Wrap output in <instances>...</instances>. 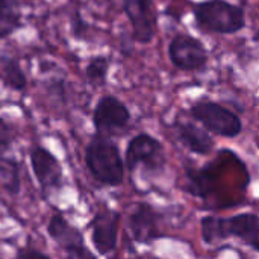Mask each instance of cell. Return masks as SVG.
Returning <instances> with one entry per match:
<instances>
[{
    "label": "cell",
    "instance_id": "6da1fadb",
    "mask_svg": "<svg viewBox=\"0 0 259 259\" xmlns=\"http://www.w3.org/2000/svg\"><path fill=\"white\" fill-rule=\"evenodd\" d=\"M85 162L91 176L102 185L118 187L124 179V161L118 146L108 135L93 137L85 150Z\"/></svg>",
    "mask_w": 259,
    "mask_h": 259
},
{
    "label": "cell",
    "instance_id": "7a4b0ae2",
    "mask_svg": "<svg viewBox=\"0 0 259 259\" xmlns=\"http://www.w3.org/2000/svg\"><path fill=\"white\" fill-rule=\"evenodd\" d=\"M200 234L206 244L234 237L259 253V215L256 214L246 212L234 217H203L200 220Z\"/></svg>",
    "mask_w": 259,
    "mask_h": 259
},
{
    "label": "cell",
    "instance_id": "3957f363",
    "mask_svg": "<svg viewBox=\"0 0 259 259\" xmlns=\"http://www.w3.org/2000/svg\"><path fill=\"white\" fill-rule=\"evenodd\" d=\"M199 27L212 33H237L246 26L244 9L226 0H205L194 6Z\"/></svg>",
    "mask_w": 259,
    "mask_h": 259
},
{
    "label": "cell",
    "instance_id": "277c9868",
    "mask_svg": "<svg viewBox=\"0 0 259 259\" xmlns=\"http://www.w3.org/2000/svg\"><path fill=\"white\" fill-rule=\"evenodd\" d=\"M191 117L203 124V127L219 137L235 138L243 131L241 118L231 109L225 108L217 102L202 100L191 106Z\"/></svg>",
    "mask_w": 259,
    "mask_h": 259
},
{
    "label": "cell",
    "instance_id": "5b68a950",
    "mask_svg": "<svg viewBox=\"0 0 259 259\" xmlns=\"http://www.w3.org/2000/svg\"><path fill=\"white\" fill-rule=\"evenodd\" d=\"M124 164L131 173H134L138 167H144L147 170L162 168L164 147L161 141L149 134L135 135L126 147Z\"/></svg>",
    "mask_w": 259,
    "mask_h": 259
},
{
    "label": "cell",
    "instance_id": "8992f818",
    "mask_svg": "<svg viewBox=\"0 0 259 259\" xmlns=\"http://www.w3.org/2000/svg\"><path fill=\"white\" fill-rule=\"evenodd\" d=\"M47 234L68 258H94V253L85 246L82 232L70 225L62 214L58 212L52 215L47 223Z\"/></svg>",
    "mask_w": 259,
    "mask_h": 259
},
{
    "label": "cell",
    "instance_id": "52a82bcc",
    "mask_svg": "<svg viewBox=\"0 0 259 259\" xmlns=\"http://www.w3.org/2000/svg\"><path fill=\"white\" fill-rule=\"evenodd\" d=\"M168 56L175 67L185 71L200 70L208 62V52L202 41L185 33H179L171 39Z\"/></svg>",
    "mask_w": 259,
    "mask_h": 259
},
{
    "label": "cell",
    "instance_id": "ba28073f",
    "mask_svg": "<svg viewBox=\"0 0 259 259\" xmlns=\"http://www.w3.org/2000/svg\"><path fill=\"white\" fill-rule=\"evenodd\" d=\"M131 112L127 106L114 96H103L93 112V124L97 134L111 135L127 127Z\"/></svg>",
    "mask_w": 259,
    "mask_h": 259
},
{
    "label": "cell",
    "instance_id": "9c48e42d",
    "mask_svg": "<svg viewBox=\"0 0 259 259\" xmlns=\"http://www.w3.org/2000/svg\"><path fill=\"white\" fill-rule=\"evenodd\" d=\"M120 219L121 215L111 208H102L93 217L90 223L91 241L99 255L106 256L115 250Z\"/></svg>",
    "mask_w": 259,
    "mask_h": 259
},
{
    "label": "cell",
    "instance_id": "30bf717a",
    "mask_svg": "<svg viewBox=\"0 0 259 259\" xmlns=\"http://www.w3.org/2000/svg\"><path fill=\"white\" fill-rule=\"evenodd\" d=\"M32 171L41 185L42 191H58L62 187V167L58 158L46 147L36 144L32 147L30 153Z\"/></svg>",
    "mask_w": 259,
    "mask_h": 259
},
{
    "label": "cell",
    "instance_id": "8fae6325",
    "mask_svg": "<svg viewBox=\"0 0 259 259\" xmlns=\"http://www.w3.org/2000/svg\"><path fill=\"white\" fill-rule=\"evenodd\" d=\"M123 9L132 26L134 39L141 44H149L156 32L152 0H123Z\"/></svg>",
    "mask_w": 259,
    "mask_h": 259
},
{
    "label": "cell",
    "instance_id": "7c38bea8",
    "mask_svg": "<svg viewBox=\"0 0 259 259\" xmlns=\"http://www.w3.org/2000/svg\"><path fill=\"white\" fill-rule=\"evenodd\" d=\"M159 214L149 203H137L129 214L127 229L132 240L138 244H150L161 235Z\"/></svg>",
    "mask_w": 259,
    "mask_h": 259
},
{
    "label": "cell",
    "instance_id": "4fadbf2b",
    "mask_svg": "<svg viewBox=\"0 0 259 259\" xmlns=\"http://www.w3.org/2000/svg\"><path fill=\"white\" fill-rule=\"evenodd\" d=\"M175 132L178 140L193 153L196 155H208L214 147V140L208 134L206 129H200L199 126L190 121H176Z\"/></svg>",
    "mask_w": 259,
    "mask_h": 259
},
{
    "label": "cell",
    "instance_id": "5bb4252c",
    "mask_svg": "<svg viewBox=\"0 0 259 259\" xmlns=\"http://www.w3.org/2000/svg\"><path fill=\"white\" fill-rule=\"evenodd\" d=\"M0 79L5 83V87L18 93L24 91L27 87L26 74L21 70L18 61L8 55L0 56Z\"/></svg>",
    "mask_w": 259,
    "mask_h": 259
},
{
    "label": "cell",
    "instance_id": "9a60e30c",
    "mask_svg": "<svg viewBox=\"0 0 259 259\" xmlns=\"http://www.w3.org/2000/svg\"><path fill=\"white\" fill-rule=\"evenodd\" d=\"M21 27V11L17 0H0V38L12 35Z\"/></svg>",
    "mask_w": 259,
    "mask_h": 259
},
{
    "label": "cell",
    "instance_id": "2e32d148",
    "mask_svg": "<svg viewBox=\"0 0 259 259\" xmlns=\"http://www.w3.org/2000/svg\"><path fill=\"white\" fill-rule=\"evenodd\" d=\"M108 71H109V61L105 56H96L88 62L85 68V76L91 85L100 87L106 83Z\"/></svg>",
    "mask_w": 259,
    "mask_h": 259
},
{
    "label": "cell",
    "instance_id": "e0dca14e",
    "mask_svg": "<svg viewBox=\"0 0 259 259\" xmlns=\"http://www.w3.org/2000/svg\"><path fill=\"white\" fill-rule=\"evenodd\" d=\"M0 162V181L3 184V188H6L11 194H17L20 191V178L15 161L3 159Z\"/></svg>",
    "mask_w": 259,
    "mask_h": 259
},
{
    "label": "cell",
    "instance_id": "ac0fdd59",
    "mask_svg": "<svg viewBox=\"0 0 259 259\" xmlns=\"http://www.w3.org/2000/svg\"><path fill=\"white\" fill-rule=\"evenodd\" d=\"M15 140V131L11 123L0 117V150H6Z\"/></svg>",
    "mask_w": 259,
    "mask_h": 259
},
{
    "label": "cell",
    "instance_id": "d6986e66",
    "mask_svg": "<svg viewBox=\"0 0 259 259\" xmlns=\"http://www.w3.org/2000/svg\"><path fill=\"white\" fill-rule=\"evenodd\" d=\"M18 256L27 258V256H46V255L38 250H21V252H18Z\"/></svg>",
    "mask_w": 259,
    "mask_h": 259
}]
</instances>
